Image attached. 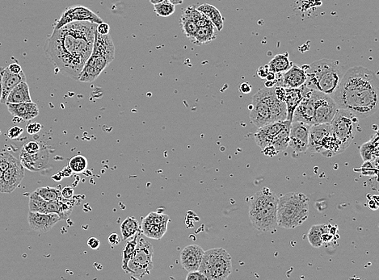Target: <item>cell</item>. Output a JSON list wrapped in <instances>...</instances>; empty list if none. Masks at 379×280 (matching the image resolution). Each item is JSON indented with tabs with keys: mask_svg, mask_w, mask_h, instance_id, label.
Listing matches in <instances>:
<instances>
[{
	"mask_svg": "<svg viewBox=\"0 0 379 280\" xmlns=\"http://www.w3.org/2000/svg\"><path fill=\"white\" fill-rule=\"evenodd\" d=\"M97 24L73 22L53 33L45 45V52L60 74L78 80L89 59L95 40Z\"/></svg>",
	"mask_w": 379,
	"mask_h": 280,
	"instance_id": "cell-1",
	"label": "cell"
},
{
	"mask_svg": "<svg viewBox=\"0 0 379 280\" xmlns=\"http://www.w3.org/2000/svg\"><path fill=\"white\" fill-rule=\"evenodd\" d=\"M379 93L377 74L365 67H355L343 74L332 97L338 108L363 119L377 112Z\"/></svg>",
	"mask_w": 379,
	"mask_h": 280,
	"instance_id": "cell-2",
	"label": "cell"
},
{
	"mask_svg": "<svg viewBox=\"0 0 379 280\" xmlns=\"http://www.w3.org/2000/svg\"><path fill=\"white\" fill-rule=\"evenodd\" d=\"M274 88H264L253 95L249 105L252 123L260 128L268 123L287 120V108L284 101L277 100Z\"/></svg>",
	"mask_w": 379,
	"mask_h": 280,
	"instance_id": "cell-3",
	"label": "cell"
},
{
	"mask_svg": "<svg viewBox=\"0 0 379 280\" xmlns=\"http://www.w3.org/2000/svg\"><path fill=\"white\" fill-rule=\"evenodd\" d=\"M306 74L307 88L332 96L344 73L340 62L325 58L309 65Z\"/></svg>",
	"mask_w": 379,
	"mask_h": 280,
	"instance_id": "cell-4",
	"label": "cell"
},
{
	"mask_svg": "<svg viewBox=\"0 0 379 280\" xmlns=\"http://www.w3.org/2000/svg\"><path fill=\"white\" fill-rule=\"evenodd\" d=\"M277 202L278 198L270 188H264L253 195L249 207V218L255 229L261 232L276 229Z\"/></svg>",
	"mask_w": 379,
	"mask_h": 280,
	"instance_id": "cell-5",
	"label": "cell"
},
{
	"mask_svg": "<svg viewBox=\"0 0 379 280\" xmlns=\"http://www.w3.org/2000/svg\"><path fill=\"white\" fill-rule=\"evenodd\" d=\"M114 58L115 46L112 37L109 34L102 35L95 31L92 52L84 65L78 80L82 83H92Z\"/></svg>",
	"mask_w": 379,
	"mask_h": 280,
	"instance_id": "cell-6",
	"label": "cell"
},
{
	"mask_svg": "<svg viewBox=\"0 0 379 280\" xmlns=\"http://www.w3.org/2000/svg\"><path fill=\"white\" fill-rule=\"evenodd\" d=\"M309 201L307 195L301 192L286 193L278 198L277 226L287 229L302 226L309 216Z\"/></svg>",
	"mask_w": 379,
	"mask_h": 280,
	"instance_id": "cell-7",
	"label": "cell"
},
{
	"mask_svg": "<svg viewBox=\"0 0 379 280\" xmlns=\"http://www.w3.org/2000/svg\"><path fill=\"white\" fill-rule=\"evenodd\" d=\"M291 122L276 121L260 127L254 135L256 145L261 150L272 147L277 153L284 151L289 146Z\"/></svg>",
	"mask_w": 379,
	"mask_h": 280,
	"instance_id": "cell-8",
	"label": "cell"
},
{
	"mask_svg": "<svg viewBox=\"0 0 379 280\" xmlns=\"http://www.w3.org/2000/svg\"><path fill=\"white\" fill-rule=\"evenodd\" d=\"M207 280H225L232 272V257L222 248L204 252L199 270Z\"/></svg>",
	"mask_w": 379,
	"mask_h": 280,
	"instance_id": "cell-9",
	"label": "cell"
},
{
	"mask_svg": "<svg viewBox=\"0 0 379 280\" xmlns=\"http://www.w3.org/2000/svg\"><path fill=\"white\" fill-rule=\"evenodd\" d=\"M154 248L151 243L145 240L143 236H139L134 254L128 263L127 274H131L138 278L150 275L152 271Z\"/></svg>",
	"mask_w": 379,
	"mask_h": 280,
	"instance_id": "cell-10",
	"label": "cell"
},
{
	"mask_svg": "<svg viewBox=\"0 0 379 280\" xmlns=\"http://www.w3.org/2000/svg\"><path fill=\"white\" fill-rule=\"evenodd\" d=\"M359 118L347 110L338 108L330 122L334 135L341 140L344 149L350 145L358 132Z\"/></svg>",
	"mask_w": 379,
	"mask_h": 280,
	"instance_id": "cell-11",
	"label": "cell"
},
{
	"mask_svg": "<svg viewBox=\"0 0 379 280\" xmlns=\"http://www.w3.org/2000/svg\"><path fill=\"white\" fill-rule=\"evenodd\" d=\"M310 97L315 107V124L330 123L338 109L332 96L312 90Z\"/></svg>",
	"mask_w": 379,
	"mask_h": 280,
	"instance_id": "cell-12",
	"label": "cell"
},
{
	"mask_svg": "<svg viewBox=\"0 0 379 280\" xmlns=\"http://www.w3.org/2000/svg\"><path fill=\"white\" fill-rule=\"evenodd\" d=\"M73 22H91L99 24L104 21L97 14L88 7L75 5L66 8L54 27V29H60Z\"/></svg>",
	"mask_w": 379,
	"mask_h": 280,
	"instance_id": "cell-13",
	"label": "cell"
},
{
	"mask_svg": "<svg viewBox=\"0 0 379 280\" xmlns=\"http://www.w3.org/2000/svg\"><path fill=\"white\" fill-rule=\"evenodd\" d=\"M310 124L301 121H292L289 130V146L296 153L307 151Z\"/></svg>",
	"mask_w": 379,
	"mask_h": 280,
	"instance_id": "cell-14",
	"label": "cell"
},
{
	"mask_svg": "<svg viewBox=\"0 0 379 280\" xmlns=\"http://www.w3.org/2000/svg\"><path fill=\"white\" fill-rule=\"evenodd\" d=\"M24 177V167L19 160L17 159L2 175L0 192L12 193L19 187Z\"/></svg>",
	"mask_w": 379,
	"mask_h": 280,
	"instance_id": "cell-15",
	"label": "cell"
},
{
	"mask_svg": "<svg viewBox=\"0 0 379 280\" xmlns=\"http://www.w3.org/2000/svg\"><path fill=\"white\" fill-rule=\"evenodd\" d=\"M311 90L306 87L303 99L293 112L292 121H301L310 125L315 124V107L310 97Z\"/></svg>",
	"mask_w": 379,
	"mask_h": 280,
	"instance_id": "cell-16",
	"label": "cell"
},
{
	"mask_svg": "<svg viewBox=\"0 0 379 280\" xmlns=\"http://www.w3.org/2000/svg\"><path fill=\"white\" fill-rule=\"evenodd\" d=\"M276 86H282L285 88H299L305 84L307 74L302 67L293 65L287 71L277 74Z\"/></svg>",
	"mask_w": 379,
	"mask_h": 280,
	"instance_id": "cell-17",
	"label": "cell"
},
{
	"mask_svg": "<svg viewBox=\"0 0 379 280\" xmlns=\"http://www.w3.org/2000/svg\"><path fill=\"white\" fill-rule=\"evenodd\" d=\"M62 221L57 214L40 213L29 211L28 221L30 228L39 233H47L54 226Z\"/></svg>",
	"mask_w": 379,
	"mask_h": 280,
	"instance_id": "cell-18",
	"label": "cell"
},
{
	"mask_svg": "<svg viewBox=\"0 0 379 280\" xmlns=\"http://www.w3.org/2000/svg\"><path fill=\"white\" fill-rule=\"evenodd\" d=\"M204 250L198 245H190L180 253V262L184 270L188 272L198 271L204 255Z\"/></svg>",
	"mask_w": 379,
	"mask_h": 280,
	"instance_id": "cell-19",
	"label": "cell"
},
{
	"mask_svg": "<svg viewBox=\"0 0 379 280\" xmlns=\"http://www.w3.org/2000/svg\"><path fill=\"white\" fill-rule=\"evenodd\" d=\"M332 133L331 123H316L310 125L307 150L310 153L320 152V145L326 136Z\"/></svg>",
	"mask_w": 379,
	"mask_h": 280,
	"instance_id": "cell-20",
	"label": "cell"
},
{
	"mask_svg": "<svg viewBox=\"0 0 379 280\" xmlns=\"http://www.w3.org/2000/svg\"><path fill=\"white\" fill-rule=\"evenodd\" d=\"M6 105L11 115L15 118H19L22 121H31L39 115L38 107L33 101L19 104L7 103Z\"/></svg>",
	"mask_w": 379,
	"mask_h": 280,
	"instance_id": "cell-21",
	"label": "cell"
},
{
	"mask_svg": "<svg viewBox=\"0 0 379 280\" xmlns=\"http://www.w3.org/2000/svg\"><path fill=\"white\" fill-rule=\"evenodd\" d=\"M49 152L47 150L42 149L35 155H28L24 151L20 153L19 161L24 168L30 171H39L47 165L49 161Z\"/></svg>",
	"mask_w": 379,
	"mask_h": 280,
	"instance_id": "cell-22",
	"label": "cell"
},
{
	"mask_svg": "<svg viewBox=\"0 0 379 280\" xmlns=\"http://www.w3.org/2000/svg\"><path fill=\"white\" fill-rule=\"evenodd\" d=\"M26 81V76L24 71L20 72L19 74H13L10 71L7 67L2 70V98L0 103L5 105L7 102V98L13 88L21 82Z\"/></svg>",
	"mask_w": 379,
	"mask_h": 280,
	"instance_id": "cell-23",
	"label": "cell"
},
{
	"mask_svg": "<svg viewBox=\"0 0 379 280\" xmlns=\"http://www.w3.org/2000/svg\"><path fill=\"white\" fill-rule=\"evenodd\" d=\"M344 150L345 149L343 148L341 140L334 135L332 132L331 134L326 136L323 139L319 154H321L326 158H332L341 153H343Z\"/></svg>",
	"mask_w": 379,
	"mask_h": 280,
	"instance_id": "cell-24",
	"label": "cell"
},
{
	"mask_svg": "<svg viewBox=\"0 0 379 280\" xmlns=\"http://www.w3.org/2000/svg\"><path fill=\"white\" fill-rule=\"evenodd\" d=\"M305 85L299 88H285L286 89L285 103L287 108V121H292L293 112L303 99L305 92Z\"/></svg>",
	"mask_w": 379,
	"mask_h": 280,
	"instance_id": "cell-25",
	"label": "cell"
},
{
	"mask_svg": "<svg viewBox=\"0 0 379 280\" xmlns=\"http://www.w3.org/2000/svg\"><path fill=\"white\" fill-rule=\"evenodd\" d=\"M217 30L213 24L206 26L200 27L190 39V41L194 45H206L217 38Z\"/></svg>",
	"mask_w": 379,
	"mask_h": 280,
	"instance_id": "cell-26",
	"label": "cell"
},
{
	"mask_svg": "<svg viewBox=\"0 0 379 280\" xmlns=\"http://www.w3.org/2000/svg\"><path fill=\"white\" fill-rule=\"evenodd\" d=\"M29 87L26 81L21 82L15 87L7 98V103L9 104H19V103L31 102ZM5 104V105H6Z\"/></svg>",
	"mask_w": 379,
	"mask_h": 280,
	"instance_id": "cell-27",
	"label": "cell"
},
{
	"mask_svg": "<svg viewBox=\"0 0 379 280\" xmlns=\"http://www.w3.org/2000/svg\"><path fill=\"white\" fill-rule=\"evenodd\" d=\"M198 10L202 14L205 15L208 19H210L211 23L217 29V31L220 32L223 29L224 18L217 8L214 7L213 5L209 4V3H204V4L199 6L198 7Z\"/></svg>",
	"mask_w": 379,
	"mask_h": 280,
	"instance_id": "cell-28",
	"label": "cell"
},
{
	"mask_svg": "<svg viewBox=\"0 0 379 280\" xmlns=\"http://www.w3.org/2000/svg\"><path fill=\"white\" fill-rule=\"evenodd\" d=\"M268 65L270 71L275 74H282L287 71L293 66V63L289 59L288 52H286L284 54L276 55Z\"/></svg>",
	"mask_w": 379,
	"mask_h": 280,
	"instance_id": "cell-29",
	"label": "cell"
},
{
	"mask_svg": "<svg viewBox=\"0 0 379 280\" xmlns=\"http://www.w3.org/2000/svg\"><path fill=\"white\" fill-rule=\"evenodd\" d=\"M167 226H159L153 224L146 223L143 221L142 230L144 235L148 238L160 240L167 232Z\"/></svg>",
	"mask_w": 379,
	"mask_h": 280,
	"instance_id": "cell-30",
	"label": "cell"
},
{
	"mask_svg": "<svg viewBox=\"0 0 379 280\" xmlns=\"http://www.w3.org/2000/svg\"><path fill=\"white\" fill-rule=\"evenodd\" d=\"M378 136L374 140H370L361 145L360 149L361 155L365 161H372L376 160L379 156V148H378Z\"/></svg>",
	"mask_w": 379,
	"mask_h": 280,
	"instance_id": "cell-31",
	"label": "cell"
},
{
	"mask_svg": "<svg viewBox=\"0 0 379 280\" xmlns=\"http://www.w3.org/2000/svg\"><path fill=\"white\" fill-rule=\"evenodd\" d=\"M139 231V221L132 216L127 217L121 226V232H122L123 240H128L132 237H134Z\"/></svg>",
	"mask_w": 379,
	"mask_h": 280,
	"instance_id": "cell-32",
	"label": "cell"
},
{
	"mask_svg": "<svg viewBox=\"0 0 379 280\" xmlns=\"http://www.w3.org/2000/svg\"><path fill=\"white\" fill-rule=\"evenodd\" d=\"M131 240L127 241L125 245L124 248H123V251H122V270L127 274V271H128V263H129V260L131 259L133 254H134V250L136 248L137 242H138V238L139 236L138 234H135L134 237H132Z\"/></svg>",
	"mask_w": 379,
	"mask_h": 280,
	"instance_id": "cell-33",
	"label": "cell"
},
{
	"mask_svg": "<svg viewBox=\"0 0 379 280\" xmlns=\"http://www.w3.org/2000/svg\"><path fill=\"white\" fill-rule=\"evenodd\" d=\"M46 205L47 201L42 199L36 192L32 193L29 196V211L46 213Z\"/></svg>",
	"mask_w": 379,
	"mask_h": 280,
	"instance_id": "cell-34",
	"label": "cell"
},
{
	"mask_svg": "<svg viewBox=\"0 0 379 280\" xmlns=\"http://www.w3.org/2000/svg\"><path fill=\"white\" fill-rule=\"evenodd\" d=\"M307 238L313 247L320 248L322 246L324 245L322 225L313 226L308 232Z\"/></svg>",
	"mask_w": 379,
	"mask_h": 280,
	"instance_id": "cell-35",
	"label": "cell"
},
{
	"mask_svg": "<svg viewBox=\"0 0 379 280\" xmlns=\"http://www.w3.org/2000/svg\"><path fill=\"white\" fill-rule=\"evenodd\" d=\"M35 192L46 201H55L61 200L62 198L61 191L58 188L43 187L37 188Z\"/></svg>",
	"mask_w": 379,
	"mask_h": 280,
	"instance_id": "cell-36",
	"label": "cell"
},
{
	"mask_svg": "<svg viewBox=\"0 0 379 280\" xmlns=\"http://www.w3.org/2000/svg\"><path fill=\"white\" fill-rule=\"evenodd\" d=\"M180 26H181L182 31L184 35L190 40L196 32L198 29V26L196 24L193 19L187 17L186 15L182 14L180 17Z\"/></svg>",
	"mask_w": 379,
	"mask_h": 280,
	"instance_id": "cell-37",
	"label": "cell"
},
{
	"mask_svg": "<svg viewBox=\"0 0 379 280\" xmlns=\"http://www.w3.org/2000/svg\"><path fill=\"white\" fill-rule=\"evenodd\" d=\"M154 10L158 17H168L172 16L176 11V6L172 4L168 0L154 5Z\"/></svg>",
	"mask_w": 379,
	"mask_h": 280,
	"instance_id": "cell-38",
	"label": "cell"
},
{
	"mask_svg": "<svg viewBox=\"0 0 379 280\" xmlns=\"http://www.w3.org/2000/svg\"><path fill=\"white\" fill-rule=\"evenodd\" d=\"M68 166L74 173H81L88 167V160L83 155H76L70 160Z\"/></svg>",
	"mask_w": 379,
	"mask_h": 280,
	"instance_id": "cell-39",
	"label": "cell"
},
{
	"mask_svg": "<svg viewBox=\"0 0 379 280\" xmlns=\"http://www.w3.org/2000/svg\"><path fill=\"white\" fill-rule=\"evenodd\" d=\"M170 218L166 214L159 213V212H150L143 219V221L146 223L159 225V226H167Z\"/></svg>",
	"mask_w": 379,
	"mask_h": 280,
	"instance_id": "cell-40",
	"label": "cell"
},
{
	"mask_svg": "<svg viewBox=\"0 0 379 280\" xmlns=\"http://www.w3.org/2000/svg\"><path fill=\"white\" fill-rule=\"evenodd\" d=\"M17 158L8 152L0 153V169L5 171Z\"/></svg>",
	"mask_w": 379,
	"mask_h": 280,
	"instance_id": "cell-41",
	"label": "cell"
},
{
	"mask_svg": "<svg viewBox=\"0 0 379 280\" xmlns=\"http://www.w3.org/2000/svg\"><path fill=\"white\" fill-rule=\"evenodd\" d=\"M41 150V145L38 142L34 141V140H31V141L27 142L26 144H24V146L22 148V151H24V153H26L28 155H35V154L38 153Z\"/></svg>",
	"mask_w": 379,
	"mask_h": 280,
	"instance_id": "cell-42",
	"label": "cell"
},
{
	"mask_svg": "<svg viewBox=\"0 0 379 280\" xmlns=\"http://www.w3.org/2000/svg\"><path fill=\"white\" fill-rule=\"evenodd\" d=\"M23 133H24V129L19 126L16 125L13 126L10 128L9 130L7 131V135L10 139L15 140V139L19 138Z\"/></svg>",
	"mask_w": 379,
	"mask_h": 280,
	"instance_id": "cell-43",
	"label": "cell"
},
{
	"mask_svg": "<svg viewBox=\"0 0 379 280\" xmlns=\"http://www.w3.org/2000/svg\"><path fill=\"white\" fill-rule=\"evenodd\" d=\"M42 128V125L41 123H37V122H34V123H29L27 126L26 130L27 133L30 134V135H34L38 133Z\"/></svg>",
	"mask_w": 379,
	"mask_h": 280,
	"instance_id": "cell-44",
	"label": "cell"
},
{
	"mask_svg": "<svg viewBox=\"0 0 379 280\" xmlns=\"http://www.w3.org/2000/svg\"><path fill=\"white\" fill-rule=\"evenodd\" d=\"M187 280H207L202 273H200L199 271H190L186 277Z\"/></svg>",
	"mask_w": 379,
	"mask_h": 280,
	"instance_id": "cell-45",
	"label": "cell"
},
{
	"mask_svg": "<svg viewBox=\"0 0 379 280\" xmlns=\"http://www.w3.org/2000/svg\"><path fill=\"white\" fill-rule=\"evenodd\" d=\"M274 94L277 100L280 101H284L286 99V89L282 86H275Z\"/></svg>",
	"mask_w": 379,
	"mask_h": 280,
	"instance_id": "cell-46",
	"label": "cell"
},
{
	"mask_svg": "<svg viewBox=\"0 0 379 280\" xmlns=\"http://www.w3.org/2000/svg\"><path fill=\"white\" fill-rule=\"evenodd\" d=\"M74 188H72V187H70V186L65 187L61 191V195L64 199H72V198L74 197Z\"/></svg>",
	"mask_w": 379,
	"mask_h": 280,
	"instance_id": "cell-47",
	"label": "cell"
},
{
	"mask_svg": "<svg viewBox=\"0 0 379 280\" xmlns=\"http://www.w3.org/2000/svg\"><path fill=\"white\" fill-rule=\"evenodd\" d=\"M269 72H270L269 65H263L258 68L256 74H257L258 76L260 77V79H265Z\"/></svg>",
	"mask_w": 379,
	"mask_h": 280,
	"instance_id": "cell-48",
	"label": "cell"
},
{
	"mask_svg": "<svg viewBox=\"0 0 379 280\" xmlns=\"http://www.w3.org/2000/svg\"><path fill=\"white\" fill-rule=\"evenodd\" d=\"M109 25L106 24V23H105V22H103L101 24H97L96 32H97L98 34H102V35H106V34H109Z\"/></svg>",
	"mask_w": 379,
	"mask_h": 280,
	"instance_id": "cell-49",
	"label": "cell"
},
{
	"mask_svg": "<svg viewBox=\"0 0 379 280\" xmlns=\"http://www.w3.org/2000/svg\"><path fill=\"white\" fill-rule=\"evenodd\" d=\"M7 68H8V70H9L10 71L12 72V73H13V74H19L20 72L23 71V70H22L21 67L19 66L17 62H15V63H12V64L9 65L8 67H7Z\"/></svg>",
	"mask_w": 379,
	"mask_h": 280,
	"instance_id": "cell-50",
	"label": "cell"
},
{
	"mask_svg": "<svg viewBox=\"0 0 379 280\" xmlns=\"http://www.w3.org/2000/svg\"><path fill=\"white\" fill-rule=\"evenodd\" d=\"M100 244V241L98 240L97 238H90L88 240V245L92 249H99Z\"/></svg>",
	"mask_w": 379,
	"mask_h": 280,
	"instance_id": "cell-51",
	"label": "cell"
},
{
	"mask_svg": "<svg viewBox=\"0 0 379 280\" xmlns=\"http://www.w3.org/2000/svg\"><path fill=\"white\" fill-rule=\"evenodd\" d=\"M120 241L121 239H120V237L117 233H111L108 237V242L112 245H117L119 244Z\"/></svg>",
	"mask_w": 379,
	"mask_h": 280,
	"instance_id": "cell-52",
	"label": "cell"
},
{
	"mask_svg": "<svg viewBox=\"0 0 379 280\" xmlns=\"http://www.w3.org/2000/svg\"><path fill=\"white\" fill-rule=\"evenodd\" d=\"M239 90L243 94H248L252 91V86L248 83H243L239 87Z\"/></svg>",
	"mask_w": 379,
	"mask_h": 280,
	"instance_id": "cell-53",
	"label": "cell"
},
{
	"mask_svg": "<svg viewBox=\"0 0 379 280\" xmlns=\"http://www.w3.org/2000/svg\"><path fill=\"white\" fill-rule=\"evenodd\" d=\"M73 171L69 166L65 167L62 171H60V175L62 176V178H66V177H70L72 176Z\"/></svg>",
	"mask_w": 379,
	"mask_h": 280,
	"instance_id": "cell-54",
	"label": "cell"
},
{
	"mask_svg": "<svg viewBox=\"0 0 379 280\" xmlns=\"http://www.w3.org/2000/svg\"><path fill=\"white\" fill-rule=\"evenodd\" d=\"M276 79H277V74H275L273 72L270 71V70L265 79L266 80L276 81Z\"/></svg>",
	"mask_w": 379,
	"mask_h": 280,
	"instance_id": "cell-55",
	"label": "cell"
},
{
	"mask_svg": "<svg viewBox=\"0 0 379 280\" xmlns=\"http://www.w3.org/2000/svg\"><path fill=\"white\" fill-rule=\"evenodd\" d=\"M276 84H277V81L267 80L265 82V87L268 88H273Z\"/></svg>",
	"mask_w": 379,
	"mask_h": 280,
	"instance_id": "cell-56",
	"label": "cell"
},
{
	"mask_svg": "<svg viewBox=\"0 0 379 280\" xmlns=\"http://www.w3.org/2000/svg\"><path fill=\"white\" fill-rule=\"evenodd\" d=\"M3 69H4V67H0V100H1V98H2V75Z\"/></svg>",
	"mask_w": 379,
	"mask_h": 280,
	"instance_id": "cell-57",
	"label": "cell"
},
{
	"mask_svg": "<svg viewBox=\"0 0 379 280\" xmlns=\"http://www.w3.org/2000/svg\"><path fill=\"white\" fill-rule=\"evenodd\" d=\"M171 3H172V4L175 5H180L182 4L183 3V2H184V0H168Z\"/></svg>",
	"mask_w": 379,
	"mask_h": 280,
	"instance_id": "cell-58",
	"label": "cell"
},
{
	"mask_svg": "<svg viewBox=\"0 0 379 280\" xmlns=\"http://www.w3.org/2000/svg\"><path fill=\"white\" fill-rule=\"evenodd\" d=\"M163 1H165V0H150V3L153 5L157 4V3H160V2H163Z\"/></svg>",
	"mask_w": 379,
	"mask_h": 280,
	"instance_id": "cell-59",
	"label": "cell"
},
{
	"mask_svg": "<svg viewBox=\"0 0 379 280\" xmlns=\"http://www.w3.org/2000/svg\"><path fill=\"white\" fill-rule=\"evenodd\" d=\"M2 175H3V171L0 169V188H1V184H2Z\"/></svg>",
	"mask_w": 379,
	"mask_h": 280,
	"instance_id": "cell-60",
	"label": "cell"
}]
</instances>
